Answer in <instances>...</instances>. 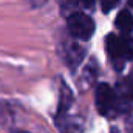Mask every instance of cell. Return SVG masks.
<instances>
[{
    "label": "cell",
    "mask_w": 133,
    "mask_h": 133,
    "mask_svg": "<svg viewBox=\"0 0 133 133\" xmlns=\"http://www.w3.org/2000/svg\"><path fill=\"white\" fill-rule=\"evenodd\" d=\"M125 129H127V133H133V118L127 121V125H125Z\"/></svg>",
    "instance_id": "9"
},
{
    "label": "cell",
    "mask_w": 133,
    "mask_h": 133,
    "mask_svg": "<svg viewBox=\"0 0 133 133\" xmlns=\"http://www.w3.org/2000/svg\"><path fill=\"white\" fill-rule=\"evenodd\" d=\"M31 3H33V6H42V3L45 2V0H30Z\"/></svg>",
    "instance_id": "10"
},
{
    "label": "cell",
    "mask_w": 133,
    "mask_h": 133,
    "mask_svg": "<svg viewBox=\"0 0 133 133\" xmlns=\"http://www.w3.org/2000/svg\"><path fill=\"white\" fill-rule=\"evenodd\" d=\"M17 133H25V132H17Z\"/></svg>",
    "instance_id": "13"
},
{
    "label": "cell",
    "mask_w": 133,
    "mask_h": 133,
    "mask_svg": "<svg viewBox=\"0 0 133 133\" xmlns=\"http://www.w3.org/2000/svg\"><path fill=\"white\" fill-rule=\"evenodd\" d=\"M82 56H84V51L77 45H73L70 48V51H68V61H70L71 68H73V65H76V64H79L82 61Z\"/></svg>",
    "instance_id": "6"
},
{
    "label": "cell",
    "mask_w": 133,
    "mask_h": 133,
    "mask_svg": "<svg viewBox=\"0 0 133 133\" xmlns=\"http://www.w3.org/2000/svg\"><path fill=\"white\" fill-rule=\"evenodd\" d=\"M105 40H107V42H105L107 53H108V56H110L111 62L115 64L116 70H121V68H124L125 61H124V57H122V53H121V43H119V37H116L115 34H110V36H107V39H105Z\"/></svg>",
    "instance_id": "3"
},
{
    "label": "cell",
    "mask_w": 133,
    "mask_h": 133,
    "mask_svg": "<svg viewBox=\"0 0 133 133\" xmlns=\"http://www.w3.org/2000/svg\"><path fill=\"white\" fill-rule=\"evenodd\" d=\"M96 107L98 111L104 116L113 115L115 110L118 108V101L116 93L110 88L108 84H99L96 88Z\"/></svg>",
    "instance_id": "2"
},
{
    "label": "cell",
    "mask_w": 133,
    "mask_h": 133,
    "mask_svg": "<svg viewBox=\"0 0 133 133\" xmlns=\"http://www.w3.org/2000/svg\"><path fill=\"white\" fill-rule=\"evenodd\" d=\"M119 0H101V6H102V11L104 12H110L116 5H118Z\"/></svg>",
    "instance_id": "7"
},
{
    "label": "cell",
    "mask_w": 133,
    "mask_h": 133,
    "mask_svg": "<svg viewBox=\"0 0 133 133\" xmlns=\"http://www.w3.org/2000/svg\"><path fill=\"white\" fill-rule=\"evenodd\" d=\"M77 3H81L82 6H87V8H91L95 5V0H76Z\"/></svg>",
    "instance_id": "8"
},
{
    "label": "cell",
    "mask_w": 133,
    "mask_h": 133,
    "mask_svg": "<svg viewBox=\"0 0 133 133\" xmlns=\"http://www.w3.org/2000/svg\"><path fill=\"white\" fill-rule=\"evenodd\" d=\"M119 43H121V53L124 61H132L133 59V40L129 36H122L119 37Z\"/></svg>",
    "instance_id": "5"
},
{
    "label": "cell",
    "mask_w": 133,
    "mask_h": 133,
    "mask_svg": "<svg viewBox=\"0 0 133 133\" xmlns=\"http://www.w3.org/2000/svg\"><path fill=\"white\" fill-rule=\"evenodd\" d=\"M129 2H130V5H132V6H133V0H129Z\"/></svg>",
    "instance_id": "12"
},
{
    "label": "cell",
    "mask_w": 133,
    "mask_h": 133,
    "mask_svg": "<svg viewBox=\"0 0 133 133\" xmlns=\"http://www.w3.org/2000/svg\"><path fill=\"white\" fill-rule=\"evenodd\" d=\"M115 25H116V28H118L121 33L124 34V36L130 34L133 31V16L129 12V11L122 9V11L118 14Z\"/></svg>",
    "instance_id": "4"
},
{
    "label": "cell",
    "mask_w": 133,
    "mask_h": 133,
    "mask_svg": "<svg viewBox=\"0 0 133 133\" xmlns=\"http://www.w3.org/2000/svg\"><path fill=\"white\" fill-rule=\"evenodd\" d=\"M129 87H130V90H132V93H133V71H132V74H130V77H129Z\"/></svg>",
    "instance_id": "11"
},
{
    "label": "cell",
    "mask_w": 133,
    "mask_h": 133,
    "mask_svg": "<svg viewBox=\"0 0 133 133\" xmlns=\"http://www.w3.org/2000/svg\"><path fill=\"white\" fill-rule=\"evenodd\" d=\"M66 25H68V30H70L71 36L82 39V40L90 39L95 33V20L84 12L71 14L66 20Z\"/></svg>",
    "instance_id": "1"
}]
</instances>
